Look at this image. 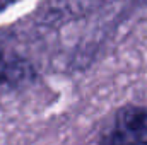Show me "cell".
I'll return each mask as SVG.
<instances>
[{
	"label": "cell",
	"mask_w": 147,
	"mask_h": 145,
	"mask_svg": "<svg viewBox=\"0 0 147 145\" xmlns=\"http://www.w3.org/2000/svg\"><path fill=\"white\" fill-rule=\"evenodd\" d=\"M115 128L134 135H147V108L144 106L123 108L116 116Z\"/></svg>",
	"instance_id": "6da1fadb"
},
{
	"label": "cell",
	"mask_w": 147,
	"mask_h": 145,
	"mask_svg": "<svg viewBox=\"0 0 147 145\" xmlns=\"http://www.w3.org/2000/svg\"><path fill=\"white\" fill-rule=\"evenodd\" d=\"M24 75H26V67L21 62L0 55V85L17 84Z\"/></svg>",
	"instance_id": "7a4b0ae2"
},
{
	"label": "cell",
	"mask_w": 147,
	"mask_h": 145,
	"mask_svg": "<svg viewBox=\"0 0 147 145\" xmlns=\"http://www.w3.org/2000/svg\"><path fill=\"white\" fill-rule=\"evenodd\" d=\"M101 145H147V135H134L115 128Z\"/></svg>",
	"instance_id": "3957f363"
},
{
	"label": "cell",
	"mask_w": 147,
	"mask_h": 145,
	"mask_svg": "<svg viewBox=\"0 0 147 145\" xmlns=\"http://www.w3.org/2000/svg\"><path fill=\"white\" fill-rule=\"evenodd\" d=\"M14 2H17V0H0V12H2L3 9H7L9 5H12Z\"/></svg>",
	"instance_id": "277c9868"
}]
</instances>
